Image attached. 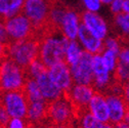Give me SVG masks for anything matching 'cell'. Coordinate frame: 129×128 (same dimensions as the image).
<instances>
[{
  "label": "cell",
  "instance_id": "1",
  "mask_svg": "<svg viewBox=\"0 0 129 128\" xmlns=\"http://www.w3.org/2000/svg\"><path fill=\"white\" fill-rule=\"evenodd\" d=\"M56 1L57 0H25L22 11L35 27V36L40 40L48 33L57 30L49 25L50 13Z\"/></svg>",
  "mask_w": 129,
  "mask_h": 128
},
{
  "label": "cell",
  "instance_id": "2",
  "mask_svg": "<svg viewBox=\"0 0 129 128\" xmlns=\"http://www.w3.org/2000/svg\"><path fill=\"white\" fill-rule=\"evenodd\" d=\"M71 40L63 35L62 31H53L45 35L40 44L39 58L44 62L47 68H50L54 63L64 60L66 50Z\"/></svg>",
  "mask_w": 129,
  "mask_h": 128
},
{
  "label": "cell",
  "instance_id": "3",
  "mask_svg": "<svg viewBox=\"0 0 129 128\" xmlns=\"http://www.w3.org/2000/svg\"><path fill=\"white\" fill-rule=\"evenodd\" d=\"M26 69L5 56L0 60V91L23 90L27 82Z\"/></svg>",
  "mask_w": 129,
  "mask_h": 128
},
{
  "label": "cell",
  "instance_id": "4",
  "mask_svg": "<svg viewBox=\"0 0 129 128\" xmlns=\"http://www.w3.org/2000/svg\"><path fill=\"white\" fill-rule=\"evenodd\" d=\"M41 40L37 36H32L27 39L10 42L7 45V55L9 58L25 69L39 57Z\"/></svg>",
  "mask_w": 129,
  "mask_h": 128
},
{
  "label": "cell",
  "instance_id": "5",
  "mask_svg": "<svg viewBox=\"0 0 129 128\" xmlns=\"http://www.w3.org/2000/svg\"><path fill=\"white\" fill-rule=\"evenodd\" d=\"M48 122L53 125H66L71 128L77 126L76 110L66 92L55 101L48 103Z\"/></svg>",
  "mask_w": 129,
  "mask_h": 128
},
{
  "label": "cell",
  "instance_id": "6",
  "mask_svg": "<svg viewBox=\"0 0 129 128\" xmlns=\"http://www.w3.org/2000/svg\"><path fill=\"white\" fill-rule=\"evenodd\" d=\"M0 102L3 104L11 118H27L29 100L25 89L0 91Z\"/></svg>",
  "mask_w": 129,
  "mask_h": 128
},
{
  "label": "cell",
  "instance_id": "7",
  "mask_svg": "<svg viewBox=\"0 0 129 128\" xmlns=\"http://www.w3.org/2000/svg\"><path fill=\"white\" fill-rule=\"evenodd\" d=\"M6 30L10 39V42L27 39L35 36L36 30L31 21L24 13H18L14 17L9 18L5 21Z\"/></svg>",
  "mask_w": 129,
  "mask_h": 128
},
{
  "label": "cell",
  "instance_id": "8",
  "mask_svg": "<svg viewBox=\"0 0 129 128\" xmlns=\"http://www.w3.org/2000/svg\"><path fill=\"white\" fill-rule=\"evenodd\" d=\"M92 57L93 54L84 50L82 56L71 66V72L74 83L92 85L93 82Z\"/></svg>",
  "mask_w": 129,
  "mask_h": 128
},
{
  "label": "cell",
  "instance_id": "9",
  "mask_svg": "<svg viewBox=\"0 0 129 128\" xmlns=\"http://www.w3.org/2000/svg\"><path fill=\"white\" fill-rule=\"evenodd\" d=\"M92 70H93V82L92 86L95 88L96 91L100 92H107L110 88L111 84L115 80V77H112L114 75L111 73L105 66L102 53L93 54L92 57Z\"/></svg>",
  "mask_w": 129,
  "mask_h": 128
},
{
  "label": "cell",
  "instance_id": "10",
  "mask_svg": "<svg viewBox=\"0 0 129 128\" xmlns=\"http://www.w3.org/2000/svg\"><path fill=\"white\" fill-rule=\"evenodd\" d=\"M96 90L92 85H85V84H74L69 91H67V95L70 101L72 102L76 114L82 112L88 108V105L95 94Z\"/></svg>",
  "mask_w": 129,
  "mask_h": 128
},
{
  "label": "cell",
  "instance_id": "11",
  "mask_svg": "<svg viewBox=\"0 0 129 128\" xmlns=\"http://www.w3.org/2000/svg\"><path fill=\"white\" fill-rule=\"evenodd\" d=\"M48 75L63 92L69 91L74 85L71 66L66 60L58 61L50 68H48Z\"/></svg>",
  "mask_w": 129,
  "mask_h": 128
},
{
  "label": "cell",
  "instance_id": "12",
  "mask_svg": "<svg viewBox=\"0 0 129 128\" xmlns=\"http://www.w3.org/2000/svg\"><path fill=\"white\" fill-rule=\"evenodd\" d=\"M81 23L98 38L105 40L108 37V33H109L108 24L104 20V18L101 17L98 12L89 11V10L82 12Z\"/></svg>",
  "mask_w": 129,
  "mask_h": 128
},
{
  "label": "cell",
  "instance_id": "13",
  "mask_svg": "<svg viewBox=\"0 0 129 128\" xmlns=\"http://www.w3.org/2000/svg\"><path fill=\"white\" fill-rule=\"evenodd\" d=\"M78 40L79 43L83 47V49L91 54L102 53L103 50L105 49L104 40L94 36L82 23L80 25L78 32Z\"/></svg>",
  "mask_w": 129,
  "mask_h": 128
},
{
  "label": "cell",
  "instance_id": "14",
  "mask_svg": "<svg viewBox=\"0 0 129 128\" xmlns=\"http://www.w3.org/2000/svg\"><path fill=\"white\" fill-rule=\"evenodd\" d=\"M87 110L96 119H99L103 123H110L109 106L105 93L96 91L88 105Z\"/></svg>",
  "mask_w": 129,
  "mask_h": 128
},
{
  "label": "cell",
  "instance_id": "15",
  "mask_svg": "<svg viewBox=\"0 0 129 128\" xmlns=\"http://www.w3.org/2000/svg\"><path fill=\"white\" fill-rule=\"evenodd\" d=\"M48 102L45 100L29 102L27 120L31 125L41 126L48 121Z\"/></svg>",
  "mask_w": 129,
  "mask_h": 128
},
{
  "label": "cell",
  "instance_id": "16",
  "mask_svg": "<svg viewBox=\"0 0 129 128\" xmlns=\"http://www.w3.org/2000/svg\"><path fill=\"white\" fill-rule=\"evenodd\" d=\"M106 97L110 112V123L116 124L123 121L128 109L123 97L114 93H108L106 94Z\"/></svg>",
  "mask_w": 129,
  "mask_h": 128
},
{
  "label": "cell",
  "instance_id": "17",
  "mask_svg": "<svg viewBox=\"0 0 129 128\" xmlns=\"http://www.w3.org/2000/svg\"><path fill=\"white\" fill-rule=\"evenodd\" d=\"M37 82L40 88V91L42 93V97L44 100L48 103H51L58 99L63 94V91L52 81L51 78L48 75V70L41 74L37 79Z\"/></svg>",
  "mask_w": 129,
  "mask_h": 128
},
{
  "label": "cell",
  "instance_id": "18",
  "mask_svg": "<svg viewBox=\"0 0 129 128\" xmlns=\"http://www.w3.org/2000/svg\"><path fill=\"white\" fill-rule=\"evenodd\" d=\"M80 20L81 14H79L75 9L69 7L61 23V31L69 40H76V38H78V32L81 25Z\"/></svg>",
  "mask_w": 129,
  "mask_h": 128
},
{
  "label": "cell",
  "instance_id": "19",
  "mask_svg": "<svg viewBox=\"0 0 129 128\" xmlns=\"http://www.w3.org/2000/svg\"><path fill=\"white\" fill-rule=\"evenodd\" d=\"M25 0H0V18L7 20L22 11Z\"/></svg>",
  "mask_w": 129,
  "mask_h": 128
},
{
  "label": "cell",
  "instance_id": "20",
  "mask_svg": "<svg viewBox=\"0 0 129 128\" xmlns=\"http://www.w3.org/2000/svg\"><path fill=\"white\" fill-rule=\"evenodd\" d=\"M77 128H105V123L96 119L86 109L77 116Z\"/></svg>",
  "mask_w": 129,
  "mask_h": 128
},
{
  "label": "cell",
  "instance_id": "21",
  "mask_svg": "<svg viewBox=\"0 0 129 128\" xmlns=\"http://www.w3.org/2000/svg\"><path fill=\"white\" fill-rule=\"evenodd\" d=\"M68 6L64 5L61 2H58V0L55 2L49 18V25H51L53 28L61 30V23L63 20V17L68 10Z\"/></svg>",
  "mask_w": 129,
  "mask_h": 128
},
{
  "label": "cell",
  "instance_id": "22",
  "mask_svg": "<svg viewBox=\"0 0 129 128\" xmlns=\"http://www.w3.org/2000/svg\"><path fill=\"white\" fill-rule=\"evenodd\" d=\"M83 52H84V49H82L81 44H79L76 40H71L67 47L64 60H66L70 66H72L73 63H75L82 56Z\"/></svg>",
  "mask_w": 129,
  "mask_h": 128
},
{
  "label": "cell",
  "instance_id": "23",
  "mask_svg": "<svg viewBox=\"0 0 129 128\" xmlns=\"http://www.w3.org/2000/svg\"><path fill=\"white\" fill-rule=\"evenodd\" d=\"M24 89H25V92H26L27 97H28L29 102H35V101L44 100L36 79L28 78Z\"/></svg>",
  "mask_w": 129,
  "mask_h": 128
},
{
  "label": "cell",
  "instance_id": "24",
  "mask_svg": "<svg viewBox=\"0 0 129 128\" xmlns=\"http://www.w3.org/2000/svg\"><path fill=\"white\" fill-rule=\"evenodd\" d=\"M102 56H103V60L106 68L113 74H115L117 66H118V56L119 54L113 50L107 49L105 48L102 52Z\"/></svg>",
  "mask_w": 129,
  "mask_h": 128
},
{
  "label": "cell",
  "instance_id": "25",
  "mask_svg": "<svg viewBox=\"0 0 129 128\" xmlns=\"http://www.w3.org/2000/svg\"><path fill=\"white\" fill-rule=\"evenodd\" d=\"M48 70V68L44 65V62L37 57L34 61H32L29 67L26 69L27 72V76L28 78H33V79H37L41 74L45 73Z\"/></svg>",
  "mask_w": 129,
  "mask_h": 128
},
{
  "label": "cell",
  "instance_id": "26",
  "mask_svg": "<svg viewBox=\"0 0 129 128\" xmlns=\"http://www.w3.org/2000/svg\"><path fill=\"white\" fill-rule=\"evenodd\" d=\"M114 22L116 26L120 29L122 35L124 37H129V13L121 12L115 14Z\"/></svg>",
  "mask_w": 129,
  "mask_h": 128
},
{
  "label": "cell",
  "instance_id": "27",
  "mask_svg": "<svg viewBox=\"0 0 129 128\" xmlns=\"http://www.w3.org/2000/svg\"><path fill=\"white\" fill-rule=\"evenodd\" d=\"M104 44H105V48L115 51L118 54L122 48V42L120 41L119 38H115V37H107L104 40Z\"/></svg>",
  "mask_w": 129,
  "mask_h": 128
},
{
  "label": "cell",
  "instance_id": "28",
  "mask_svg": "<svg viewBox=\"0 0 129 128\" xmlns=\"http://www.w3.org/2000/svg\"><path fill=\"white\" fill-rule=\"evenodd\" d=\"M5 128H30V123L24 118H10Z\"/></svg>",
  "mask_w": 129,
  "mask_h": 128
},
{
  "label": "cell",
  "instance_id": "29",
  "mask_svg": "<svg viewBox=\"0 0 129 128\" xmlns=\"http://www.w3.org/2000/svg\"><path fill=\"white\" fill-rule=\"evenodd\" d=\"M82 2L86 8V10L89 11H99L102 7V0H82Z\"/></svg>",
  "mask_w": 129,
  "mask_h": 128
},
{
  "label": "cell",
  "instance_id": "30",
  "mask_svg": "<svg viewBox=\"0 0 129 128\" xmlns=\"http://www.w3.org/2000/svg\"><path fill=\"white\" fill-rule=\"evenodd\" d=\"M10 116L8 114L7 110L3 106V104L0 102V128H5L8 121L10 120Z\"/></svg>",
  "mask_w": 129,
  "mask_h": 128
},
{
  "label": "cell",
  "instance_id": "31",
  "mask_svg": "<svg viewBox=\"0 0 129 128\" xmlns=\"http://www.w3.org/2000/svg\"><path fill=\"white\" fill-rule=\"evenodd\" d=\"M0 41L5 43V44H9L10 43V39L6 30V26H5V20L0 18Z\"/></svg>",
  "mask_w": 129,
  "mask_h": 128
},
{
  "label": "cell",
  "instance_id": "32",
  "mask_svg": "<svg viewBox=\"0 0 129 128\" xmlns=\"http://www.w3.org/2000/svg\"><path fill=\"white\" fill-rule=\"evenodd\" d=\"M123 4L124 0H113L112 3L110 4L111 11L113 12V14H118L123 12Z\"/></svg>",
  "mask_w": 129,
  "mask_h": 128
},
{
  "label": "cell",
  "instance_id": "33",
  "mask_svg": "<svg viewBox=\"0 0 129 128\" xmlns=\"http://www.w3.org/2000/svg\"><path fill=\"white\" fill-rule=\"evenodd\" d=\"M122 97L127 105V107L129 108V81L123 84V93H122Z\"/></svg>",
  "mask_w": 129,
  "mask_h": 128
},
{
  "label": "cell",
  "instance_id": "34",
  "mask_svg": "<svg viewBox=\"0 0 129 128\" xmlns=\"http://www.w3.org/2000/svg\"><path fill=\"white\" fill-rule=\"evenodd\" d=\"M7 55V44L0 41V60Z\"/></svg>",
  "mask_w": 129,
  "mask_h": 128
},
{
  "label": "cell",
  "instance_id": "35",
  "mask_svg": "<svg viewBox=\"0 0 129 128\" xmlns=\"http://www.w3.org/2000/svg\"><path fill=\"white\" fill-rule=\"evenodd\" d=\"M113 125H114V128H129V125L127 123H125L124 121L118 122V123L113 124Z\"/></svg>",
  "mask_w": 129,
  "mask_h": 128
},
{
  "label": "cell",
  "instance_id": "36",
  "mask_svg": "<svg viewBox=\"0 0 129 128\" xmlns=\"http://www.w3.org/2000/svg\"><path fill=\"white\" fill-rule=\"evenodd\" d=\"M123 12H125V13H129V0H124Z\"/></svg>",
  "mask_w": 129,
  "mask_h": 128
},
{
  "label": "cell",
  "instance_id": "37",
  "mask_svg": "<svg viewBox=\"0 0 129 128\" xmlns=\"http://www.w3.org/2000/svg\"><path fill=\"white\" fill-rule=\"evenodd\" d=\"M40 128H55V125H53V124H51L50 122H48V121H47L46 123L42 124Z\"/></svg>",
  "mask_w": 129,
  "mask_h": 128
},
{
  "label": "cell",
  "instance_id": "38",
  "mask_svg": "<svg viewBox=\"0 0 129 128\" xmlns=\"http://www.w3.org/2000/svg\"><path fill=\"white\" fill-rule=\"evenodd\" d=\"M123 121L129 125V108H128L127 111H126V114H125V117H124V120H123Z\"/></svg>",
  "mask_w": 129,
  "mask_h": 128
},
{
  "label": "cell",
  "instance_id": "39",
  "mask_svg": "<svg viewBox=\"0 0 129 128\" xmlns=\"http://www.w3.org/2000/svg\"><path fill=\"white\" fill-rule=\"evenodd\" d=\"M105 128H114V125L112 123H106L105 124Z\"/></svg>",
  "mask_w": 129,
  "mask_h": 128
},
{
  "label": "cell",
  "instance_id": "40",
  "mask_svg": "<svg viewBox=\"0 0 129 128\" xmlns=\"http://www.w3.org/2000/svg\"><path fill=\"white\" fill-rule=\"evenodd\" d=\"M112 1H113V0H102L103 4H111Z\"/></svg>",
  "mask_w": 129,
  "mask_h": 128
},
{
  "label": "cell",
  "instance_id": "41",
  "mask_svg": "<svg viewBox=\"0 0 129 128\" xmlns=\"http://www.w3.org/2000/svg\"><path fill=\"white\" fill-rule=\"evenodd\" d=\"M55 128H71V127L66 126V125H55Z\"/></svg>",
  "mask_w": 129,
  "mask_h": 128
},
{
  "label": "cell",
  "instance_id": "42",
  "mask_svg": "<svg viewBox=\"0 0 129 128\" xmlns=\"http://www.w3.org/2000/svg\"><path fill=\"white\" fill-rule=\"evenodd\" d=\"M41 126H34V125H31L30 124V128H40Z\"/></svg>",
  "mask_w": 129,
  "mask_h": 128
},
{
  "label": "cell",
  "instance_id": "43",
  "mask_svg": "<svg viewBox=\"0 0 129 128\" xmlns=\"http://www.w3.org/2000/svg\"><path fill=\"white\" fill-rule=\"evenodd\" d=\"M75 128H77V126H76V127H75Z\"/></svg>",
  "mask_w": 129,
  "mask_h": 128
}]
</instances>
